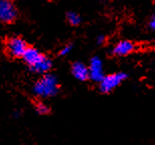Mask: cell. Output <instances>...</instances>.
<instances>
[{
  "instance_id": "obj_1",
  "label": "cell",
  "mask_w": 155,
  "mask_h": 145,
  "mask_svg": "<svg viewBox=\"0 0 155 145\" xmlns=\"http://www.w3.org/2000/svg\"><path fill=\"white\" fill-rule=\"evenodd\" d=\"M33 92L36 96L41 98L54 97L58 92V82L54 75L48 74L41 77L33 87Z\"/></svg>"
},
{
  "instance_id": "obj_2",
  "label": "cell",
  "mask_w": 155,
  "mask_h": 145,
  "mask_svg": "<svg viewBox=\"0 0 155 145\" xmlns=\"http://www.w3.org/2000/svg\"><path fill=\"white\" fill-rule=\"evenodd\" d=\"M127 79L125 73H116L112 75L104 76L100 82V90L103 93H110L114 89H116L121 83Z\"/></svg>"
},
{
  "instance_id": "obj_3",
  "label": "cell",
  "mask_w": 155,
  "mask_h": 145,
  "mask_svg": "<svg viewBox=\"0 0 155 145\" xmlns=\"http://www.w3.org/2000/svg\"><path fill=\"white\" fill-rule=\"evenodd\" d=\"M17 17V9L11 0H0V21L11 23Z\"/></svg>"
},
{
  "instance_id": "obj_4",
  "label": "cell",
  "mask_w": 155,
  "mask_h": 145,
  "mask_svg": "<svg viewBox=\"0 0 155 145\" xmlns=\"http://www.w3.org/2000/svg\"><path fill=\"white\" fill-rule=\"evenodd\" d=\"M26 48L27 44L24 39L18 36H12L6 41V49L8 54L12 58H21Z\"/></svg>"
},
{
  "instance_id": "obj_5",
  "label": "cell",
  "mask_w": 155,
  "mask_h": 145,
  "mask_svg": "<svg viewBox=\"0 0 155 145\" xmlns=\"http://www.w3.org/2000/svg\"><path fill=\"white\" fill-rule=\"evenodd\" d=\"M104 77L103 72V61L99 57L92 58L90 61L89 69V78L94 82H100Z\"/></svg>"
},
{
  "instance_id": "obj_6",
  "label": "cell",
  "mask_w": 155,
  "mask_h": 145,
  "mask_svg": "<svg viewBox=\"0 0 155 145\" xmlns=\"http://www.w3.org/2000/svg\"><path fill=\"white\" fill-rule=\"evenodd\" d=\"M135 45L132 41H121L114 47L113 48V54L117 57H125V55L130 54L134 51Z\"/></svg>"
},
{
  "instance_id": "obj_7",
  "label": "cell",
  "mask_w": 155,
  "mask_h": 145,
  "mask_svg": "<svg viewBox=\"0 0 155 145\" xmlns=\"http://www.w3.org/2000/svg\"><path fill=\"white\" fill-rule=\"evenodd\" d=\"M72 74L74 77L81 82H84L89 79V69L85 64L77 61L72 66Z\"/></svg>"
},
{
  "instance_id": "obj_8",
  "label": "cell",
  "mask_w": 155,
  "mask_h": 145,
  "mask_svg": "<svg viewBox=\"0 0 155 145\" xmlns=\"http://www.w3.org/2000/svg\"><path fill=\"white\" fill-rule=\"evenodd\" d=\"M42 57H43V54H40V52L36 48L27 47L26 49H25V51L23 52V54H22V57H21V58H23V61H25V63L28 64L29 67H31L35 63H38V61Z\"/></svg>"
},
{
  "instance_id": "obj_9",
  "label": "cell",
  "mask_w": 155,
  "mask_h": 145,
  "mask_svg": "<svg viewBox=\"0 0 155 145\" xmlns=\"http://www.w3.org/2000/svg\"><path fill=\"white\" fill-rule=\"evenodd\" d=\"M51 67H52V61L48 57H45L43 54V57L40 58L38 63H35L33 66L30 67V70L36 74H45L51 69Z\"/></svg>"
},
{
  "instance_id": "obj_10",
  "label": "cell",
  "mask_w": 155,
  "mask_h": 145,
  "mask_svg": "<svg viewBox=\"0 0 155 145\" xmlns=\"http://www.w3.org/2000/svg\"><path fill=\"white\" fill-rule=\"evenodd\" d=\"M67 19H68V21H69V23L71 24V25H73V26H77L81 23V16L74 11L68 12Z\"/></svg>"
},
{
  "instance_id": "obj_11",
  "label": "cell",
  "mask_w": 155,
  "mask_h": 145,
  "mask_svg": "<svg viewBox=\"0 0 155 145\" xmlns=\"http://www.w3.org/2000/svg\"><path fill=\"white\" fill-rule=\"evenodd\" d=\"M35 110L38 114H40V115H45V114H48L49 112V108L46 106L45 103H41V102H39V103L36 104Z\"/></svg>"
},
{
  "instance_id": "obj_12",
  "label": "cell",
  "mask_w": 155,
  "mask_h": 145,
  "mask_svg": "<svg viewBox=\"0 0 155 145\" xmlns=\"http://www.w3.org/2000/svg\"><path fill=\"white\" fill-rule=\"evenodd\" d=\"M72 48H73V45L72 44H67L66 47H64L60 51V54L61 55H67V54H69L70 52H71V51H72Z\"/></svg>"
},
{
  "instance_id": "obj_13",
  "label": "cell",
  "mask_w": 155,
  "mask_h": 145,
  "mask_svg": "<svg viewBox=\"0 0 155 145\" xmlns=\"http://www.w3.org/2000/svg\"><path fill=\"white\" fill-rule=\"evenodd\" d=\"M149 27L152 30L155 29V16L153 15V16H151L150 18V21H149Z\"/></svg>"
},
{
  "instance_id": "obj_14",
  "label": "cell",
  "mask_w": 155,
  "mask_h": 145,
  "mask_svg": "<svg viewBox=\"0 0 155 145\" xmlns=\"http://www.w3.org/2000/svg\"><path fill=\"white\" fill-rule=\"evenodd\" d=\"M105 41H106V38H105L104 35H100V36H98V38H97V42H98L99 44H103Z\"/></svg>"
}]
</instances>
